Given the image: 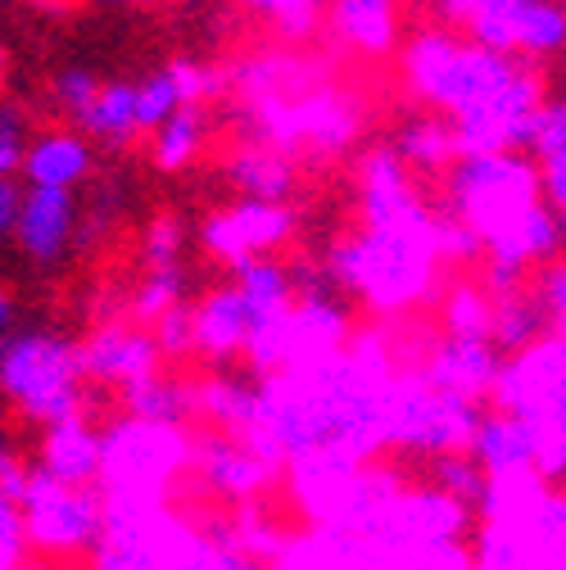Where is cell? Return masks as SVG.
I'll list each match as a JSON object with an SVG mask.
<instances>
[{
  "label": "cell",
  "instance_id": "obj_37",
  "mask_svg": "<svg viewBox=\"0 0 566 570\" xmlns=\"http://www.w3.org/2000/svg\"><path fill=\"white\" fill-rule=\"evenodd\" d=\"M182 223L168 218V213H159V218L146 227V236H140V258H146V272L150 267H182Z\"/></svg>",
  "mask_w": 566,
  "mask_h": 570
},
{
  "label": "cell",
  "instance_id": "obj_3",
  "mask_svg": "<svg viewBox=\"0 0 566 570\" xmlns=\"http://www.w3.org/2000/svg\"><path fill=\"white\" fill-rule=\"evenodd\" d=\"M445 213L476 236L489 295L521 291L530 263L553 258L566 236L526 155H462L445 173Z\"/></svg>",
  "mask_w": 566,
  "mask_h": 570
},
{
  "label": "cell",
  "instance_id": "obj_2",
  "mask_svg": "<svg viewBox=\"0 0 566 570\" xmlns=\"http://www.w3.org/2000/svg\"><path fill=\"white\" fill-rule=\"evenodd\" d=\"M408 91L440 109L462 155H521L544 118V82L526 59L489 50L449 28H421L403 50Z\"/></svg>",
  "mask_w": 566,
  "mask_h": 570
},
{
  "label": "cell",
  "instance_id": "obj_24",
  "mask_svg": "<svg viewBox=\"0 0 566 570\" xmlns=\"http://www.w3.org/2000/svg\"><path fill=\"white\" fill-rule=\"evenodd\" d=\"M227 181L241 190V199H267V204H286L291 186H295V164L281 146L267 140H250V146L232 150L227 159Z\"/></svg>",
  "mask_w": 566,
  "mask_h": 570
},
{
  "label": "cell",
  "instance_id": "obj_21",
  "mask_svg": "<svg viewBox=\"0 0 566 570\" xmlns=\"http://www.w3.org/2000/svg\"><path fill=\"white\" fill-rule=\"evenodd\" d=\"M23 177L37 190H78L91 177V140L78 127L37 131L23 159Z\"/></svg>",
  "mask_w": 566,
  "mask_h": 570
},
{
  "label": "cell",
  "instance_id": "obj_13",
  "mask_svg": "<svg viewBox=\"0 0 566 570\" xmlns=\"http://www.w3.org/2000/svg\"><path fill=\"white\" fill-rule=\"evenodd\" d=\"M78 236H82V204H78V195L74 190H37V186H28L19 227H14L19 254L37 272H55V267L68 263V254L78 249Z\"/></svg>",
  "mask_w": 566,
  "mask_h": 570
},
{
  "label": "cell",
  "instance_id": "obj_19",
  "mask_svg": "<svg viewBox=\"0 0 566 570\" xmlns=\"http://www.w3.org/2000/svg\"><path fill=\"white\" fill-rule=\"evenodd\" d=\"M250 340H254V313H250L245 295L236 291V281L208 291L195 304V353H204V358H214V363H227V358L250 353Z\"/></svg>",
  "mask_w": 566,
  "mask_h": 570
},
{
  "label": "cell",
  "instance_id": "obj_5",
  "mask_svg": "<svg viewBox=\"0 0 566 570\" xmlns=\"http://www.w3.org/2000/svg\"><path fill=\"white\" fill-rule=\"evenodd\" d=\"M82 344L46 326H19L0 344V390L37 425H64L82 399Z\"/></svg>",
  "mask_w": 566,
  "mask_h": 570
},
{
  "label": "cell",
  "instance_id": "obj_17",
  "mask_svg": "<svg viewBox=\"0 0 566 570\" xmlns=\"http://www.w3.org/2000/svg\"><path fill=\"white\" fill-rule=\"evenodd\" d=\"M417 372L427 376L436 390H445V394L480 403V399H494V381H499V372H504V358H499V348H494L489 340L445 335L427 353V363H421Z\"/></svg>",
  "mask_w": 566,
  "mask_h": 570
},
{
  "label": "cell",
  "instance_id": "obj_15",
  "mask_svg": "<svg viewBox=\"0 0 566 570\" xmlns=\"http://www.w3.org/2000/svg\"><path fill=\"white\" fill-rule=\"evenodd\" d=\"M159 358H164V348H159L155 331L127 326V322H105L82 344V372L91 381L118 385L123 394L155 381L159 376Z\"/></svg>",
  "mask_w": 566,
  "mask_h": 570
},
{
  "label": "cell",
  "instance_id": "obj_26",
  "mask_svg": "<svg viewBox=\"0 0 566 570\" xmlns=\"http://www.w3.org/2000/svg\"><path fill=\"white\" fill-rule=\"evenodd\" d=\"M394 155L412 168V173H449L458 159H462V146H458V131L453 122L436 118V114H412L408 122H399L394 131Z\"/></svg>",
  "mask_w": 566,
  "mask_h": 570
},
{
  "label": "cell",
  "instance_id": "obj_20",
  "mask_svg": "<svg viewBox=\"0 0 566 570\" xmlns=\"http://www.w3.org/2000/svg\"><path fill=\"white\" fill-rule=\"evenodd\" d=\"M326 28L344 50L386 59L399 46V0H331Z\"/></svg>",
  "mask_w": 566,
  "mask_h": 570
},
{
  "label": "cell",
  "instance_id": "obj_1",
  "mask_svg": "<svg viewBox=\"0 0 566 570\" xmlns=\"http://www.w3.org/2000/svg\"><path fill=\"white\" fill-rule=\"evenodd\" d=\"M399 372L381 331L353 335L344 353L263 381V412L250 444L276 462L372 466L390 444V390Z\"/></svg>",
  "mask_w": 566,
  "mask_h": 570
},
{
  "label": "cell",
  "instance_id": "obj_29",
  "mask_svg": "<svg viewBox=\"0 0 566 570\" xmlns=\"http://www.w3.org/2000/svg\"><path fill=\"white\" fill-rule=\"evenodd\" d=\"M78 131L87 140H100V146H127L140 131V96H136V82H105L100 100L91 105V114L78 122Z\"/></svg>",
  "mask_w": 566,
  "mask_h": 570
},
{
  "label": "cell",
  "instance_id": "obj_38",
  "mask_svg": "<svg viewBox=\"0 0 566 570\" xmlns=\"http://www.w3.org/2000/svg\"><path fill=\"white\" fill-rule=\"evenodd\" d=\"M150 331H155V340H159V348H164V358H182V353L195 348V308L177 304V308L164 313Z\"/></svg>",
  "mask_w": 566,
  "mask_h": 570
},
{
  "label": "cell",
  "instance_id": "obj_43",
  "mask_svg": "<svg viewBox=\"0 0 566 570\" xmlns=\"http://www.w3.org/2000/svg\"><path fill=\"white\" fill-rule=\"evenodd\" d=\"M100 6H114V10H127V6H146V0H100Z\"/></svg>",
  "mask_w": 566,
  "mask_h": 570
},
{
  "label": "cell",
  "instance_id": "obj_18",
  "mask_svg": "<svg viewBox=\"0 0 566 570\" xmlns=\"http://www.w3.org/2000/svg\"><path fill=\"white\" fill-rule=\"evenodd\" d=\"M471 458L489 475V484L526 480V475H539V435H535L530 421H521L513 412H485L476 444H471Z\"/></svg>",
  "mask_w": 566,
  "mask_h": 570
},
{
  "label": "cell",
  "instance_id": "obj_6",
  "mask_svg": "<svg viewBox=\"0 0 566 570\" xmlns=\"http://www.w3.org/2000/svg\"><path fill=\"white\" fill-rule=\"evenodd\" d=\"M195 466V440L182 425L123 416L105 431V508H168V489Z\"/></svg>",
  "mask_w": 566,
  "mask_h": 570
},
{
  "label": "cell",
  "instance_id": "obj_11",
  "mask_svg": "<svg viewBox=\"0 0 566 570\" xmlns=\"http://www.w3.org/2000/svg\"><path fill=\"white\" fill-rule=\"evenodd\" d=\"M291 236H295V213L286 204H267V199H236L218 213H208L199 227V245L232 272L281 249Z\"/></svg>",
  "mask_w": 566,
  "mask_h": 570
},
{
  "label": "cell",
  "instance_id": "obj_40",
  "mask_svg": "<svg viewBox=\"0 0 566 570\" xmlns=\"http://www.w3.org/2000/svg\"><path fill=\"white\" fill-rule=\"evenodd\" d=\"M535 295L553 322V331L566 335V258L562 263H548L539 276H535Z\"/></svg>",
  "mask_w": 566,
  "mask_h": 570
},
{
  "label": "cell",
  "instance_id": "obj_14",
  "mask_svg": "<svg viewBox=\"0 0 566 570\" xmlns=\"http://www.w3.org/2000/svg\"><path fill=\"white\" fill-rule=\"evenodd\" d=\"M359 208L363 227H431L440 218L417 195L412 168L394 155V146H381L359 164Z\"/></svg>",
  "mask_w": 566,
  "mask_h": 570
},
{
  "label": "cell",
  "instance_id": "obj_12",
  "mask_svg": "<svg viewBox=\"0 0 566 570\" xmlns=\"http://www.w3.org/2000/svg\"><path fill=\"white\" fill-rule=\"evenodd\" d=\"M467 37L513 59H553L566 50V0H517L471 23Z\"/></svg>",
  "mask_w": 566,
  "mask_h": 570
},
{
  "label": "cell",
  "instance_id": "obj_33",
  "mask_svg": "<svg viewBox=\"0 0 566 570\" xmlns=\"http://www.w3.org/2000/svg\"><path fill=\"white\" fill-rule=\"evenodd\" d=\"M186 295V267H150L146 281L136 285V299H131V313H136V326H155L164 313H173Z\"/></svg>",
  "mask_w": 566,
  "mask_h": 570
},
{
  "label": "cell",
  "instance_id": "obj_31",
  "mask_svg": "<svg viewBox=\"0 0 566 570\" xmlns=\"http://www.w3.org/2000/svg\"><path fill=\"white\" fill-rule=\"evenodd\" d=\"M204 136H208L204 105H186L182 114H173V118L155 131V164H159L164 173H177V168L195 164L199 150H204Z\"/></svg>",
  "mask_w": 566,
  "mask_h": 570
},
{
  "label": "cell",
  "instance_id": "obj_35",
  "mask_svg": "<svg viewBox=\"0 0 566 570\" xmlns=\"http://www.w3.org/2000/svg\"><path fill=\"white\" fill-rule=\"evenodd\" d=\"M254 14H263L276 32L286 37H309L318 28V14L331 6V0H245Z\"/></svg>",
  "mask_w": 566,
  "mask_h": 570
},
{
  "label": "cell",
  "instance_id": "obj_28",
  "mask_svg": "<svg viewBox=\"0 0 566 570\" xmlns=\"http://www.w3.org/2000/svg\"><path fill=\"white\" fill-rule=\"evenodd\" d=\"M155 570H263V561L245 552L236 530H199V525H191L186 539Z\"/></svg>",
  "mask_w": 566,
  "mask_h": 570
},
{
  "label": "cell",
  "instance_id": "obj_8",
  "mask_svg": "<svg viewBox=\"0 0 566 570\" xmlns=\"http://www.w3.org/2000/svg\"><path fill=\"white\" fill-rule=\"evenodd\" d=\"M23 512L28 525V543L41 557H78V552H96L100 534H105V493L100 489H82V484H64L50 471L32 466L28 489L14 503Z\"/></svg>",
  "mask_w": 566,
  "mask_h": 570
},
{
  "label": "cell",
  "instance_id": "obj_22",
  "mask_svg": "<svg viewBox=\"0 0 566 570\" xmlns=\"http://www.w3.org/2000/svg\"><path fill=\"white\" fill-rule=\"evenodd\" d=\"M37 466L50 471L64 484L100 489V475H105V435L96 431V425H87L82 416L64 421V425H50L46 440H41Z\"/></svg>",
  "mask_w": 566,
  "mask_h": 570
},
{
  "label": "cell",
  "instance_id": "obj_25",
  "mask_svg": "<svg viewBox=\"0 0 566 570\" xmlns=\"http://www.w3.org/2000/svg\"><path fill=\"white\" fill-rule=\"evenodd\" d=\"M544 335H553V322L535 295V285H521V291H504L494 295V331L489 344L499 348V358H517L530 344H539Z\"/></svg>",
  "mask_w": 566,
  "mask_h": 570
},
{
  "label": "cell",
  "instance_id": "obj_36",
  "mask_svg": "<svg viewBox=\"0 0 566 570\" xmlns=\"http://www.w3.org/2000/svg\"><path fill=\"white\" fill-rule=\"evenodd\" d=\"M28 146H32L28 114L14 100H6V105H0V177H19L23 173Z\"/></svg>",
  "mask_w": 566,
  "mask_h": 570
},
{
  "label": "cell",
  "instance_id": "obj_39",
  "mask_svg": "<svg viewBox=\"0 0 566 570\" xmlns=\"http://www.w3.org/2000/svg\"><path fill=\"white\" fill-rule=\"evenodd\" d=\"M28 525L14 503H0V570H23L28 557Z\"/></svg>",
  "mask_w": 566,
  "mask_h": 570
},
{
  "label": "cell",
  "instance_id": "obj_41",
  "mask_svg": "<svg viewBox=\"0 0 566 570\" xmlns=\"http://www.w3.org/2000/svg\"><path fill=\"white\" fill-rule=\"evenodd\" d=\"M436 6H440V14H445L449 23L471 28V23H480L485 14H494V10L517 6V0H436Z\"/></svg>",
  "mask_w": 566,
  "mask_h": 570
},
{
  "label": "cell",
  "instance_id": "obj_42",
  "mask_svg": "<svg viewBox=\"0 0 566 570\" xmlns=\"http://www.w3.org/2000/svg\"><path fill=\"white\" fill-rule=\"evenodd\" d=\"M23 195H28V186H19V177H0V236H6V240H14L19 213H23Z\"/></svg>",
  "mask_w": 566,
  "mask_h": 570
},
{
  "label": "cell",
  "instance_id": "obj_30",
  "mask_svg": "<svg viewBox=\"0 0 566 570\" xmlns=\"http://www.w3.org/2000/svg\"><path fill=\"white\" fill-rule=\"evenodd\" d=\"M127 416L150 421V425H186L195 416V385L173 381V376H155L146 385H136L123 394Z\"/></svg>",
  "mask_w": 566,
  "mask_h": 570
},
{
  "label": "cell",
  "instance_id": "obj_27",
  "mask_svg": "<svg viewBox=\"0 0 566 570\" xmlns=\"http://www.w3.org/2000/svg\"><path fill=\"white\" fill-rule=\"evenodd\" d=\"M530 155H535V168H539L544 204L557 213V223L566 232V96H553L544 105L539 136H535Z\"/></svg>",
  "mask_w": 566,
  "mask_h": 570
},
{
  "label": "cell",
  "instance_id": "obj_16",
  "mask_svg": "<svg viewBox=\"0 0 566 570\" xmlns=\"http://www.w3.org/2000/svg\"><path fill=\"white\" fill-rule=\"evenodd\" d=\"M276 462H267L250 440H236V435H204L195 440V466L191 475L208 489V493H218L227 498V503H241L250 508L254 498L276 480Z\"/></svg>",
  "mask_w": 566,
  "mask_h": 570
},
{
  "label": "cell",
  "instance_id": "obj_23",
  "mask_svg": "<svg viewBox=\"0 0 566 570\" xmlns=\"http://www.w3.org/2000/svg\"><path fill=\"white\" fill-rule=\"evenodd\" d=\"M263 412V381H245V376H208L195 385V416L214 421L218 435H236L250 440Z\"/></svg>",
  "mask_w": 566,
  "mask_h": 570
},
{
  "label": "cell",
  "instance_id": "obj_34",
  "mask_svg": "<svg viewBox=\"0 0 566 570\" xmlns=\"http://www.w3.org/2000/svg\"><path fill=\"white\" fill-rule=\"evenodd\" d=\"M100 91H105V82L96 78V68H87V63H68V68H59V73L50 78V105L68 122H74V127L91 114V105L100 100Z\"/></svg>",
  "mask_w": 566,
  "mask_h": 570
},
{
  "label": "cell",
  "instance_id": "obj_10",
  "mask_svg": "<svg viewBox=\"0 0 566 570\" xmlns=\"http://www.w3.org/2000/svg\"><path fill=\"white\" fill-rule=\"evenodd\" d=\"M494 403L535 425V435L566 421V335L553 331L526 353L504 363L494 381Z\"/></svg>",
  "mask_w": 566,
  "mask_h": 570
},
{
  "label": "cell",
  "instance_id": "obj_32",
  "mask_svg": "<svg viewBox=\"0 0 566 570\" xmlns=\"http://www.w3.org/2000/svg\"><path fill=\"white\" fill-rule=\"evenodd\" d=\"M489 331H494V295L476 281H458L445 295V335L489 340Z\"/></svg>",
  "mask_w": 566,
  "mask_h": 570
},
{
  "label": "cell",
  "instance_id": "obj_7",
  "mask_svg": "<svg viewBox=\"0 0 566 570\" xmlns=\"http://www.w3.org/2000/svg\"><path fill=\"white\" fill-rule=\"evenodd\" d=\"M485 412L458 394L436 390L421 372H403L390 390V444L436 458H462L476 444Z\"/></svg>",
  "mask_w": 566,
  "mask_h": 570
},
{
  "label": "cell",
  "instance_id": "obj_9",
  "mask_svg": "<svg viewBox=\"0 0 566 570\" xmlns=\"http://www.w3.org/2000/svg\"><path fill=\"white\" fill-rule=\"evenodd\" d=\"M254 127L263 131L267 146H281L286 155L295 146L335 155L359 136V109L335 91L272 96V100H254Z\"/></svg>",
  "mask_w": 566,
  "mask_h": 570
},
{
  "label": "cell",
  "instance_id": "obj_4",
  "mask_svg": "<svg viewBox=\"0 0 566 570\" xmlns=\"http://www.w3.org/2000/svg\"><path fill=\"white\" fill-rule=\"evenodd\" d=\"M445 263V213L431 227H363L331 249L326 267L340 291L372 313H403L431 299Z\"/></svg>",
  "mask_w": 566,
  "mask_h": 570
}]
</instances>
